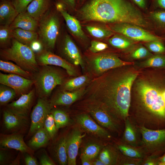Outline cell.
<instances>
[{"instance_id": "6da1fadb", "label": "cell", "mask_w": 165, "mask_h": 165, "mask_svg": "<svg viewBox=\"0 0 165 165\" xmlns=\"http://www.w3.org/2000/svg\"><path fill=\"white\" fill-rule=\"evenodd\" d=\"M138 74L119 70L104 73L87 84L84 94L86 101L105 109L118 120H125L128 116L131 87Z\"/></svg>"}, {"instance_id": "7a4b0ae2", "label": "cell", "mask_w": 165, "mask_h": 165, "mask_svg": "<svg viewBox=\"0 0 165 165\" xmlns=\"http://www.w3.org/2000/svg\"><path fill=\"white\" fill-rule=\"evenodd\" d=\"M81 20L112 24L126 23L146 28L149 23L130 0H89L79 10Z\"/></svg>"}, {"instance_id": "3957f363", "label": "cell", "mask_w": 165, "mask_h": 165, "mask_svg": "<svg viewBox=\"0 0 165 165\" xmlns=\"http://www.w3.org/2000/svg\"><path fill=\"white\" fill-rule=\"evenodd\" d=\"M0 55L4 59L13 61L25 71L32 72L38 71V63L34 52L29 46L13 38L11 46L2 50Z\"/></svg>"}, {"instance_id": "277c9868", "label": "cell", "mask_w": 165, "mask_h": 165, "mask_svg": "<svg viewBox=\"0 0 165 165\" xmlns=\"http://www.w3.org/2000/svg\"><path fill=\"white\" fill-rule=\"evenodd\" d=\"M138 89L142 103L146 110L154 116L165 118V102L162 90L144 81L138 82Z\"/></svg>"}, {"instance_id": "5b68a950", "label": "cell", "mask_w": 165, "mask_h": 165, "mask_svg": "<svg viewBox=\"0 0 165 165\" xmlns=\"http://www.w3.org/2000/svg\"><path fill=\"white\" fill-rule=\"evenodd\" d=\"M65 77L64 74L57 69L50 65L43 66L33 80L39 98L47 99L57 86L63 84Z\"/></svg>"}, {"instance_id": "8992f818", "label": "cell", "mask_w": 165, "mask_h": 165, "mask_svg": "<svg viewBox=\"0 0 165 165\" xmlns=\"http://www.w3.org/2000/svg\"><path fill=\"white\" fill-rule=\"evenodd\" d=\"M60 26L58 17L51 8L39 20L37 32L38 40L45 49L49 50L54 48L59 33Z\"/></svg>"}, {"instance_id": "52a82bcc", "label": "cell", "mask_w": 165, "mask_h": 165, "mask_svg": "<svg viewBox=\"0 0 165 165\" xmlns=\"http://www.w3.org/2000/svg\"><path fill=\"white\" fill-rule=\"evenodd\" d=\"M132 64L121 60L114 54L104 53L91 58L87 65L90 72L97 77L108 70Z\"/></svg>"}, {"instance_id": "ba28073f", "label": "cell", "mask_w": 165, "mask_h": 165, "mask_svg": "<svg viewBox=\"0 0 165 165\" xmlns=\"http://www.w3.org/2000/svg\"><path fill=\"white\" fill-rule=\"evenodd\" d=\"M112 31L123 35L136 41L148 42L162 41V38L156 36L138 25L126 23L112 24L110 26Z\"/></svg>"}, {"instance_id": "9c48e42d", "label": "cell", "mask_w": 165, "mask_h": 165, "mask_svg": "<svg viewBox=\"0 0 165 165\" xmlns=\"http://www.w3.org/2000/svg\"><path fill=\"white\" fill-rule=\"evenodd\" d=\"M52 106L47 99L39 98L31 114V124L28 135L34 134L43 127L44 122L51 113Z\"/></svg>"}, {"instance_id": "30bf717a", "label": "cell", "mask_w": 165, "mask_h": 165, "mask_svg": "<svg viewBox=\"0 0 165 165\" xmlns=\"http://www.w3.org/2000/svg\"><path fill=\"white\" fill-rule=\"evenodd\" d=\"M37 53L36 58L38 64L42 66L53 65L61 67L65 70L69 75L75 76L77 75L75 66L65 59L46 49Z\"/></svg>"}, {"instance_id": "8fae6325", "label": "cell", "mask_w": 165, "mask_h": 165, "mask_svg": "<svg viewBox=\"0 0 165 165\" xmlns=\"http://www.w3.org/2000/svg\"><path fill=\"white\" fill-rule=\"evenodd\" d=\"M85 105V110L101 126L112 131L117 130L118 119L111 113L95 104L86 102Z\"/></svg>"}, {"instance_id": "7c38bea8", "label": "cell", "mask_w": 165, "mask_h": 165, "mask_svg": "<svg viewBox=\"0 0 165 165\" xmlns=\"http://www.w3.org/2000/svg\"><path fill=\"white\" fill-rule=\"evenodd\" d=\"M0 83L13 89L16 94L19 95L25 94L34 84L33 80L20 75L1 73H0Z\"/></svg>"}, {"instance_id": "4fadbf2b", "label": "cell", "mask_w": 165, "mask_h": 165, "mask_svg": "<svg viewBox=\"0 0 165 165\" xmlns=\"http://www.w3.org/2000/svg\"><path fill=\"white\" fill-rule=\"evenodd\" d=\"M0 144L3 148L13 149L32 155L34 154L33 150L25 143L22 135L20 133L10 134H1Z\"/></svg>"}, {"instance_id": "5bb4252c", "label": "cell", "mask_w": 165, "mask_h": 165, "mask_svg": "<svg viewBox=\"0 0 165 165\" xmlns=\"http://www.w3.org/2000/svg\"><path fill=\"white\" fill-rule=\"evenodd\" d=\"M61 51L67 61L74 66L80 65L82 69H85V65L79 50L68 35L64 38Z\"/></svg>"}, {"instance_id": "9a60e30c", "label": "cell", "mask_w": 165, "mask_h": 165, "mask_svg": "<svg viewBox=\"0 0 165 165\" xmlns=\"http://www.w3.org/2000/svg\"><path fill=\"white\" fill-rule=\"evenodd\" d=\"M27 117L21 116L7 108L3 113V123L7 130L13 133H19L28 125Z\"/></svg>"}, {"instance_id": "2e32d148", "label": "cell", "mask_w": 165, "mask_h": 165, "mask_svg": "<svg viewBox=\"0 0 165 165\" xmlns=\"http://www.w3.org/2000/svg\"><path fill=\"white\" fill-rule=\"evenodd\" d=\"M35 94L33 90L27 93L22 94L16 100L9 104L7 108L19 115L27 117Z\"/></svg>"}, {"instance_id": "e0dca14e", "label": "cell", "mask_w": 165, "mask_h": 165, "mask_svg": "<svg viewBox=\"0 0 165 165\" xmlns=\"http://www.w3.org/2000/svg\"><path fill=\"white\" fill-rule=\"evenodd\" d=\"M140 131L142 142L148 148L156 147L165 141V129L152 130L142 127Z\"/></svg>"}, {"instance_id": "ac0fdd59", "label": "cell", "mask_w": 165, "mask_h": 165, "mask_svg": "<svg viewBox=\"0 0 165 165\" xmlns=\"http://www.w3.org/2000/svg\"><path fill=\"white\" fill-rule=\"evenodd\" d=\"M84 135L82 134L78 129L74 130L68 135L67 141V153L68 165H75L78 150Z\"/></svg>"}, {"instance_id": "d6986e66", "label": "cell", "mask_w": 165, "mask_h": 165, "mask_svg": "<svg viewBox=\"0 0 165 165\" xmlns=\"http://www.w3.org/2000/svg\"><path fill=\"white\" fill-rule=\"evenodd\" d=\"M77 123L86 131L97 136L109 138L111 136L103 128L98 125L89 115L85 113L78 115Z\"/></svg>"}, {"instance_id": "ffe728a7", "label": "cell", "mask_w": 165, "mask_h": 165, "mask_svg": "<svg viewBox=\"0 0 165 165\" xmlns=\"http://www.w3.org/2000/svg\"><path fill=\"white\" fill-rule=\"evenodd\" d=\"M85 89L83 87L73 91L63 90L51 100L50 104L52 106L70 105L84 95Z\"/></svg>"}, {"instance_id": "44dd1931", "label": "cell", "mask_w": 165, "mask_h": 165, "mask_svg": "<svg viewBox=\"0 0 165 165\" xmlns=\"http://www.w3.org/2000/svg\"><path fill=\"white\" fill-rule=\"evenodd\" d=\"M38 24V21L25 12L19 13L9 26L13 30L19 28L37 32Z\"/></svg>"}, {"instance_id": "7402d4cb", "label": "cell", "mask_w": 165, "mask_h": 165, "mask_svg": "<svg viewBox=\"0 0 165 165\" xmlns=\"http://www.w3.org/2000/svg\"><path fill=\"white\" fill-rule=\"evenodd\" d=\"M52 0H33L27 6L25 12L39 21L50 8Z\"/></svg>"}, {"instance_id": "603a6c76", "label": "cell", "mask_w": 165, "mask_h": 165, "mask_svg": "<svg viewBox=\"0 0 165 165\" xmlns=\"http://www.w3.org/2000/svg\"><path fill=\"white\" fill-rule=\"evenodd\" d=\"M19 14L11 1H2L0 3V25L10 26Z\"/></svg>"}, {"instance_id": "cb8c5ba5", "label": "cell", "mask_w": 165, "mask_h": 165, "mask_svg": "<svg viewBox=\"0 0 165 165\" xmlns=\"http://www.w3.org/2000/svg\"><path fill=\"white\" fill-rule=\"evenodd\" d=\"M68 135L61 137L52 146L53 155L58 163L65 165L68 163L67 141Z\"/></svg>"}, {"instance_id": "d4e9b609", "label": "cell", "mask_w": 165, "mask_h": 165, "mask_svg": "<svg viewBox=\"0 0 165 165\" xmlns=\"http://www.w3.org/2000/svg\"><path fill=\"white\" fill-rule=\"evenodd\" d=\"M65 20L67 25L71 32L76 37L85 39L86 36L82 29L79 21L74 16L69 14L64 8L59 11Z\"/></svg>"}, {"instance_id": "484cf974", "label": "cell", "mask_w": 165, "mask_h": 165, "mask_svg": "<svg viewBox=\"0 0 165 165\" xmlns=\"http://www.w3.org/2000/svg\"><path fill=\"white\" fill-rule=\"evenodd\" d=\"M13 38L20 43L30 46L33 42L38 40L37 31L16 28L13 30Z\"/></svg>"}, {"instance_id": "4316f807", "label": "cell", "mask_w": 165, "mask_h": 165, "mask_svg": "<svg viewBox=\"0 0 165 165\" xmlns=\"http://www.w3.org/2000/svg\"><path fill=\"white\" fill-rule=\"evenodd\" d=\"M50 139L43 127L39 129L29 141L28 146L32 150L37 149L46 146Z\"/></svg>"}, {"instance_id": "83f0119b", "label": "cell", "mask_w": 165, "mask_h": 165, "mask_svg": "<svg viewBox=\"0 0 165 165\" xmlns=\"http://www.w3.org/2000/svg\"><path fill=\"white\" fill-rule=\"evenodd\" d=\"M90 81V75L86 74L68 80L63 84V88L64 90L73 91L84 87Z\"/></svg>"}, {"instance_id": "f1b7e54d", "label": "cell", "mask_w": 165, "mask_h": 165, "mask_svg": "<svg viewBox=\"0 0 165 165\" xmlns=\"http://www.w3.org/2000/svg\"><path fill=\"white\" fill-rule=\"evenodd\" d=\"M0 69L3 72L18 75L29 79L31 76L30 72L10 62L0 60Z\"/></svg>"}, {"instance_id": "f546056e", "label": "cell", "mask_w": 165, "mask_h": 165, "mask_svg": "<svg viewBox=\"0 0 165 165\" xmlns=\"http://www.w3.org/2000/svg\"><path fill=\"white\" fill-rule=\"evenodd\" d=\"M108 41L111 45L116 48L125 49L132 46L135 41L123 35L117 34L109 38Z\"/></svg>"}, {"instance_id": "4dcf8cb0", "label": "cell", "mask_w": 165, "mask_h": 165, "mask_svg": "<svg viewBox=\"0 0 165 165\" xmlns=\"http://www.w3.org/2000/svg\"><path fill=\"white\" fill-rule=\"evenodd\" d=\"M118 155L116 151L111 147L107 146L104 148L101 152L99 159L105 165H114L117 162Z\"/></svg>"}, {"instance_id": "1f68e13d", "label": "cell", "mask_w": 165, "mask_h": 165, "mask_svg": "<svg viewBox=\"0 0 165 165\" xmlns=\"http://www.w3.org/2000/svg\"><path fill=\"white\" fill-rule=\"evenodd\" d=\"M125 121V129L123 136L124 140L128 145L134 146L136 145L137 140L136 129L128 118Z\"/></svg>"}, {"instance_id": "d6a6232c", "label": "cell", "mask_w": 165, "mask_h": 165, "mask_svg": "<svg viewBox=\"0 0 165 165\" xmlns=\"http://www.w3.org/2000/svg\"><path fill=\"white\" fill-rule=\"evenodd\" d=\"M86 28L92 36L98 38H108L113 35V32L112 30L104 27L88 25L86 26Z\"/></svg>"}, {"instance_id": "836d02e7", "label": "cell", "mask_w": 165, "mask_h": 165, "mask_svg": "<svg viewBox=\"0 0 165 165\" xmlns=\"http://www.w3.org/2000/svg\"><path fill=\"white\" fill-rule=\"evenodd\" d=\"M57 130L67 125L70 119L68 115L64 111L58 109L51 111Z\"/></svg>"}, {"instance_id": "e575fe53", "label": "cell", "mask_w": 165, "mask_h": 165, "mask_svg": "<svg viewBox=\"0 0 165 165\" xmlns=\"http://www.w3.org/2000/svg\"><path fill=\"white\" fill-rule=\"evenodd\" d=\"M118 148L125 156L136 159H141L143 157L142 152L139 149L128 144H122Z\"/></svg>"}, {"instance_id": "d590c367", "label": "cell", "mask_w": 165, "mask_h": 165, "mask_svg": "<svg viewBox=\"0 0 165 165\" xmlns=\"http://www.w3.org/2000/svg\"><path fill=\"white\" fill-rule=\"evenodd\" d=\"M16 94L15 90L7 86L1 84L0 86V104L5 105L14 98Z\"/></svg>"}, {"instance_id": "8d00e7d4", "label": "cell", "mask_w": 165, "mask_h": 165, "mask_svg": "<svg viewBox=\"0 0 165 165\" xmlns=\"http://www.w3.org/2000/svg\"><path fill=\"white\" fill-rule=\"evenodd\" d=\"M101 146L97 144H88L83 149L82 155L91 160L97 156L101 151Z\"/></svg>"}, {"instance_id": "74e56055", "label": "cell", "mask_w": 165, "mask_h": 165, "mask_svg": "<svg viewBox=\"0 0 165 165\" xmlns=\"http://www.w3.org/2000/svg\"><path fill=\"white\" fill-rule=\"evenodd\" d=\"M150 16L158 27L165 29V10L162 9L152 11L150 13Z\"/></svg>"}, {"instance_id": "f35d334b", "label": "cell", "mask_w": 165, "mask_h": 165, "mask_svg": "<svg viewBox=\"0 0 165 165\" xmlns=\"http://www.w3.org/2000/svg\"><path fill=\"white\" fill-rule=\"evenodd\" d=\"M43 127L50 139H53L54 137L57 130L53 116L51 113L48 115L46 119Z\"/></svg>"}, {"instance_id": "ab89813d", "label": "cell", "mask_w": 165, "mask_h": 165, "mask_svg": "<svg viewBox=\"0 0 165 165\" xmlns=\"http://www.w3.org/2000/svg\"><path fill=\"white\" fill-rule=\"evenodd\" d=\"M13 29L9 26L0 25V43L1 45H4L9 42L13 38Z\"/></svg>"}, {"instance_id": "60d3db41", "label": "cell", "mask_w": 165, "mask_h": 165, "mask_svg": "<svg viewBox=\"0 0 165 165\" xmlns=\"http://www.w3.org/2000/svg\"><path fill=\"white\" fill-rule=\"evenodd\" d=\"M145 65L148 67H160L165 66V57L157 55L150 57L145 62Z\"/></svg>"}, {"instance_id": "b9f144b4", "label": "cell", "mask_w": 165, "mask_h": 165, "mask_svg": "<svg viewBox=\"0 0 165 165\" xmlns=\"http://www.w3.org/2000/svg\"><path fill=\"white\" fill-rule=\"evenodd\" d=\"M145 45L152 52L160 53L165 51V47L161 41H153L147 42Z\"/></svg>"}, {"instance_id": "7bdbcfd3", "label": "cell", "mask_w": 165, "mask_h": 165, "mask_svg": "<svg viewBox=\"0 0 165 165\" xmlns=\"http://www.w3.org/2000/svg\"><path fill=\"white\" fill-rule=\"evenodd\" d=\"M33 0H12L13 4L19 13L24 12Z\"/></svg>"}, {"instance_id": "ee69618b", "label": "cell", "mask_w": 165, "mask_h": 165, "mask_svg": "<svg viewBox=\"0 0 165 165\" xmlns=\"http://www.w3.org/2000/svg\"><path fill=\"white\" fill-rule=\"evenodd\" d=\"M151 55L147 49L143 46H141L133 51L131 54V57L134 59L143 58Z\"/></svg>"}, {"instance_id": "f6af8a7d", "label": "cell", "mask_w": 165, "mask_h": 165, "mask_svg": "<svg viewBox=\"0 0 165 165\" xmlns=\"http://www.w3.org/2000/svg\"><path fill=\"white\" fill-rule=\"evenodd\" d=\"M108 48V45L105 43L96 41H92L91 42L90 50L91 52L96 53L103 51Z\"/></svg>"}, {"instance_id": "bcb514c9", "label": "cell", "mask_w": 165, "mask_h": 165, "mask_svg": "<svg viewBox=\"0 0 165 165\" xmlns=\"http://www.w3.org/2000/svg\"><path fill=\"white\" fill-rule=\"evenodd\" d=\"M0 151V164H9L11 161V157L9 152L4 148L1 147Z\"/></svg>"}, {"instance_id": "7dc6e473", "label": "cell", "mask_w": 165, "mask_h": 165, "mask_svg": "<svg viewBox=\"0 0 165 165\" xmlns=\"http://www.w3.org/2000/svg\"><path fill=\"white\" fill-rule=\"evenodd\" d=\"M39 164L41 165H54L55 163L48 156L46 152H42L39 158Z\"/></svg>"}, {"instance_id": "c3c4849f", "label": "cell", "mask_w": 165, "mask_h": 165, "mask_svg": "<svg viewBox=\"0 0 165 165\" xmlns=\"http://www.w3.org/2000/svg\"><path fill=\"white\" fill-rule=\"evenodd\" d=\"M139 9H147L149 0H130Z\"/></svg>"}, {"instance_id": "681fc988", "label": "cell", "mask_w": 165, "mask_h": 165, "mask_svg": "<svg viewBox=\"0 0 165 165\" xmlns=\"http://www.w3.org/2000/svg\"><path fill=\"white\" fill-rule=\"evenodd\" d=\"M24 160L25 164L26 165H37L39 163L37 160L33 156L27 153H25Z\"/></svg>"}, {"instance_id": "f907efd6", "label": "cell", "mask_w": 165, "mask_h": 165, "mask_svg": "<svg viewBox=\"0 0 165 165\" xmlns=\"http://www.w3.org/2000/svg\"><path fill=\"white\" fill-rule=\"evenodd\" d=\"M56 2L61 3L64 4L65 7L74 9L76 6V0H56Z\"/></svg>"}, {"instance_id": "816d5d0a", "label": "cell", "mask_w": 165, "mask_h": 165, "mask_svg": "<svg viewBox=\"0 0 165 165\" xmlns=\"http://www.w3.org/2000/svg\"><path fill=\"white\" fill-rule=\"evenodd\" d=\"M123 160L122 164L125 165H138L141 162V160L139 159H136L126 156Z\"/></svg>"}, {"instance_id": "f5cc1de1", "label": "cell", "mask_w": 165, "mask_h": 165, "mask_svg": "<svg viewBox=\"0 0 165 165\" xmlns=\"http://www.w3.org/2000/svg\"><path fill=\"white\" fill-rule=\"evenodd\" d=\"M29 46L34 52L37 53L43 50L42 45L38 40L32 42Z\"/></svg>"}, {"instance_id": "db71d44e", "label": "cell", "mask_w": 165, "mask_h": 165, "mask_svg": "<svg viewBox=\"0 0 165 165\" xmlns=\"http://www.w3.org/2000/svg\"><path fill=\"white\" fill-rule=\"evenodd\" d=\"M151 6L153 8L165 10V0H152Z\"/></svg>"}, {"instance_id": "11a10c76", "label": "cell", "mask_w": 165, "mask_h": 165, "mask_svg": "<svg viewBox=\"0 0 165 165\" xmlns=\"http://www.w3.org/2000/svg\"><path fill=\"white\" fill-rule=\"evenodd\" d=\"M81 159L82 164V165H93L92 160H90L82 155L81 156Z\"/></svg>"}, {"instance_id": "9f6ffc18", "label": "cell", "mask_w": 165, "mask_h": 165, "mask_svg": "<svg viewBox=\"0 0 165 165\" xmlns=\"http://www.w3.org/2000/svg\"><path fill=\"white\" fill-rule=\"evenodd\" d=\"M143 164L144 165H154L156 164V163L153 158L150 157L146 159Z\"/></svg>"}, {"instance_id": "6f0895ef", "label": "cell", "mask_w": 165, "mask_h": 165, "mask_svg": "<svg viewBox=\"0 0 165 165\" xmlns=\"http://www.w3.org/2000/svg\"><path fill=\"white\" fill-rule=\"evenodd\" d=\"M93 165H105V163L100 159L92 161Z\"/></svg>"}, {"instance_id": "680465c9", "label": "cell", "mask_w": 165, "mask_h": 165, "mask_svg": "<svg viewBox=\"0 0 165 165\" xmlns=\"http://www.w3.org/2000/svg\"><path fill=\"white\" fill-rule=\"evenodd\" d=\"M158 164L159 165H165V155L160 159Z\"/></svg>"}, {"instance_id": "91938a15", "label": "cell", "mask_w": 165, "mask_h": 165, "mask_svg": "<svg viewBox=\"0 0 165 165\" xmlns=\"http://www.w3.org/2000/svg\"><path fill=\"white\" fill-rule=\"evenodd\" d=\"M162 95L163 100L165 102V89L162 90Z\"/></svg>"}, {"instance_id": "94428289", "label": "cell", "mask_w": 165, "mask_h": 165, "mask_svg": "<svg viewBox=\"0 0 165 165\" xmlns=\"http://www.w3.org/2000/svg\"><path fill=\"white\" fill-rule=\"evenodd\" d=\"M78 2L79 4H82L86 0H78Z\"/></svg>"}, {"instance_id": "6125c7cd", "label": "cell", "mask_w": 165, "mask_h": 165, "mask_svg": "<svg viewBox=\"0 0 165 165\" xmlns=\"http://www.w3.org/2000/svg\"><path fill=\"white\" fill-rule=\"evenodd\" d=\"M1 1H11V0H1Z\"/></svg>"}]
</instances>
